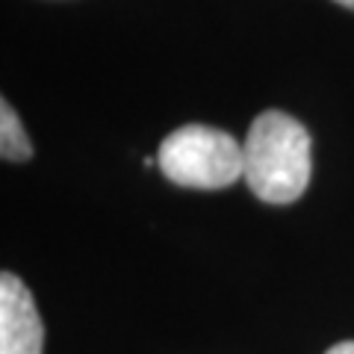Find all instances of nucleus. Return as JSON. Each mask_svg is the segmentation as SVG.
I'll return each mask as SVG.
<instances>
[{
  "mask_svg": "<svg viewBox=\"0 0 354 354\" xmlns=\"http://www.w3.org/2000/svg\"><path fill=\"white\" fill-rule=\"evenodd\" d=\"M337 3H342L346 9H354V0H337Z\"/></svg>",
  "mask_w": 354,
  "mask_h": 354,
  "instance_id": "nucleus-6",
  "label": "nucleus"
},
{
  "mask_svg": "<svg viewBox=\"0 0 354 354\" xmlns=\"http://www.w3.org/2000/svg\"><path fill=\"white\" fill-rule=\"evenodd\" d=\"M157 165L177 186L225 189L245 177V148L225 130L186 124L162 139Z\"/></svg>",
  "mask_w": 354,
  "mask_h": 354,
  "instance_id": "nucleus-2",
  "label": "nucleus"
},
{
  "mask_svg": "<svg viewBox=\"0 0 354 354\" xmlns=\"http://www.w3.org/2000/svg\"><path fill=\"white\" fill-rule=\"evenodd\" d=\"M325 354H354V342H337V346H330Z\"/></svg>",
  "mask_w": 354,
  "mask_h": 354,
  "instance_id": "nucleus-5",
  "label": "nucleus"
},
{
  "mask_svg": "<svg viewBox=\"0 0 354 354\" xmlns=\"http://www.w3.org/2000/svg\"><path fill=\"white\" fill-rule=\"evenodd\" d=\"M248 189L266 204H292L304 195L313 171L310 133L298 118L266 109L254 118L245 139Z\"/></svg>",
  "mask_w": 354,
  "mask_h": 354,
  "instance_id": "nucleus-1",
  "label": "nucleus"
},
{
  "mask_svg": "<svg viewBox=\"0 0 354 354\" xmlns=\"http://www.w3.org/2000/svg\"><path fill=\"white\" fill-rule=\"evenodd\" d=\"M44 325L24 281L12 272L0 274V354H41Z\"/></svg>",
  "mask_w": 354,
  "mask_h": 354,
  "instance_id": "nucleus-3",
  "label": "nucleus"
},
{
  "mask_svg": "<svg viewBox=\"0 0 354 354\" xmlns=\"http://www.w3.org/2000/svg\"><path fill=\"white\" fill-rule=\"evenodd\" d=\"M0 151H3V160H15V162H24L32 157V142L27 136L24 124L9 101L0 104Z\"/></svg>",
  "mask_w": 354,
  "mask_h": 354,
  "instance_id": "nucleus-4",
  "label": "nucleus"
}]
</instances>
